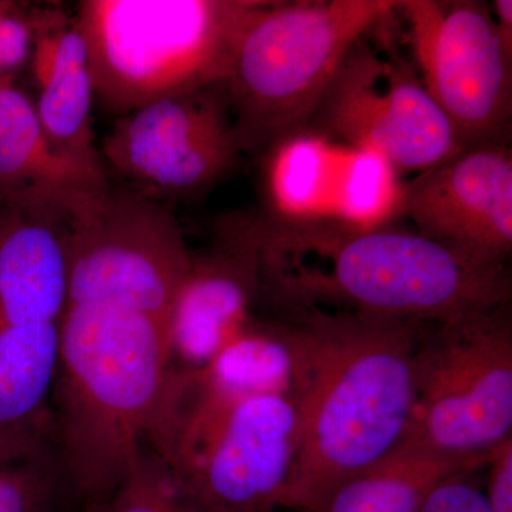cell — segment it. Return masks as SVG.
<instances>
[{
    "label": "cell",
    "instance_id": "9c48e42d",
    "mask_svg": "<svg viewBox=\"0 0 512 512\" xmlns=\"http://www.w3.org/2000/svg\"><path fill=\"white\" fill-rule=\"evenodd\" d=\"M394 20L352 47L306 130L376 151L403 177L443 163L463 146L413 63L394 49Z\"/></svg>",
    "mask_w": 512,
    "mask_h": 512
},
{
    "label": "cell",
    "instance_id": "2e32d148",
    "mask_svg": "<svg viewBox=\"0 0 512 512\" xmlns=\"http://www.w3.org/2000/svg\"><path fill=\"white\" fill-rule=\"evenodd\" d=\"M32 72L39 97L37 117L50 146L87 173L107 180L100 150L94 144V87L86 42L76 22L49 23L36 35Z\"/></svg>",
    "mask_w": 512,
    "mask_h": 512
},
{
    "label": "cell",
    "instance_id": "d4e9b609",
    "mask_svg": "<svg viewBox=\"0 0 512 512\" xmlns=\"http://www.w3.org/2000/svg\"><path fill=\"white\" fill-rule=\"evenodd\" d=\"M490 8L498 35L503 40L504 46L512 52V2L511 0H495L491 3Z\"/></svg>",
    "mask_w": 512,
    "mask_h": 512
},
{
    "label": "cell",
    "instance_id": "8992f818",
    "mask_svg": "<svg viewBox=\"0 0 512 512\" xmlns=\"http://www.w3.org/2000/svg\"><path fill=\"white\" fill-rule=\"evenodd\" d=\"M266 0H86L77 28L94 97L126 116L225 83L242 33Z\"/></svg>",
    "mask_w": 512,
    "mask_h": 512
},
{
    "label": "cell",
    "instance_id": "3957f363",
    "mask_svg": "<svg viewBox=\"0 0 512 512\" xmlns=\"http://www.w3.org/2000/svg\"><path fill=\"white\" fill-rule=\"evenodd\" d=\"M174 373L167 323L120 303H67L53 450L77 504L109 493L150 446Z\"/></svg>",
    "mask_w": 512,
    "mask_h": 512
},
{
    "label": "cell",
    "instance_id": "7c38bea8",
    "mask_svg": "<svg viewBox=\"0 0 512 512\" xmlns=\"http://www.w3.org/2000/svg\"><path fill=\"white\" fill-rule=\"evenodd\" d=\"M259 160L269 217L346 229L399 222L404 178L376 151L305 130Z\"/></svg>",
    "mask_w": 512,
    "mask_h": 512
},
{
    "label": "cell",
    "instance_id": "9a60e30c",
    "mask_svg": "<svg viewBox=\"0 0 512 512\" xmlns=\"http://www.w3.org/2000/svg\"><path fill=\"white\" fill-rule=\"evenodd\" d=\"M0 205V315L59 322L69 298V201Z\"/></svg>",
    "mask_w": 512,
    "mask_h": 512
},
{
    "label": "cell",
    "instance_id": "7402d4cb",
    "mask_svg": "<svg viewBox=\"0 0 512 512\" xmlns=\"http://www.w3.org/2000/svg\"><path fill=\"white\" fill-rule=\"evenodd\" d=\"M39 19H30L0 6V77L12 76L32 55Z\"/></svg>",
    "mask_w": 512,
    "mask_h": 512
},
{
    "label": "cell",
    "instance_id": "277c9868",
    "mask_svg": "<svg viewBox=\"0 0 512 512\" xmlns=\"http://www.w3.org/2000/svg\"><path fill=\"white\" fill-rule=\"evenodd\" d=\"M301 443L292 394L231 396L177 369L150 440L207 512L281 508Z\"/></svg>",
    "mask_w": 512,
    "mask_h": 512
},
{
    "label": "cell",
    "instance_id": "603a6c76",
    "mask_svg": "<svg viewBox=\"0 0 512 512\" xmlns=\"http://www.w3.org/2000/svg\"><path fill=\"white\" fill-rule=\"evenodd\" d=\"M471 474H456L437 485L420 512H494L484 491L471 483Z\"/></svg>",
    "mask_w": 512,
    "mask_h": 512
},
{
    "label": "cell",
    "instance_id": "ac0fdd59",
    "mask_svg": "<svg viewBox=\"0 0 512 512\" xmlns=\"http://www.w3.org/2000/svg\"><path fill=\"white\" fill-rule=\"evenodd\" d=\"M197 373L211 389L231 396L296 397L299 352L292 323L252 319Z\"/></svg>",
    "mask_w": 512,
    "mask_h": 512
},
{
    "label": "cell",
    "instance_id": "8fae6325",
    "mask_svg": "<svg viewBox=\"0 0 512 512\" xmlns=\"http://www.w3.org/2000/svg\"><path fill=\"white\" fill-rule=\"evenodd\" d=\"M104 170L158 202L204 194L244 156L225 83L165 97L117 119L100 150Z\"/></svg>",
    "mask_w": 512,
    "mask_h": 512
},
{
    "label": "cell",
    "instance_id": "ffe728a7",
    "mask_svg": "<svg viewBox=\"0 0 512 512\" xmlns=\"http://www.w3.org/2000/svg\"><path fill=\"white\" fill-rule=\"evenodd\" d=\"M76 512H207L188 494L157 451L141 448L113 488Z\"/></svg>",
    "mask_w": 512,
    "mask_h": 512
},
{
    "label": "cell",
    "instance_id": "5b68a950",
    "mask_svg": "<svg viewBox=\"0 0 512 512\" xmlns=\"http://www.w3.org/2000/svg\"><path fill=\"white\" fill-rule=\"evenodd\" d=\"M396 9L397 0H266L225 80L242 153L259 160L305 131L352 47Z\"/></svg>",
    "mask_w": 512,
    "mask_h": 512
},
{
    "label": "cell",
    "instance_id": "4fadbf2b",
    "mask_svg": "<svg viewBox=\"0 0 512 512\" xmlns=\"http://www.w3.org/2000/svg\"><path fill=\"white\" fill-rule=\"evenodd\" d=\"M400 221L477 261L507 265L512 252L510 144L463 148L403 180Z\"/></svg>",
    "mask_w": 512,
    "mask_h": 512
},
{
    "label": "cell",
    "instance_id": "ba28073f",
    "mask_svg": "<svg viewBox=\"0 0 512 512\" xmlns=\"http://www.w3.org/2000/svg\"><path fill=\"white\" fill-rule=\"evenodd\" d=\"M67 262V303H120L170 326L192 255L163 202L107 185L70 200Z\"/></svg>",
    "mask_w": 512,
    "mask_h": 512
},
{
    "label": "cell",
    "instance_id": "7a4b0ae2",
    "mask_svg": "<svg viewBox=\"0 0 512 512\" xmlns=\"http://www.w3.org/2000/svg\"><path fill=\"white\" fill-rule=\"evenodd\" d=\"M292 312L301 443L281 508L319 512L339 484L402 444L421 325L326 309Z\"/></svg>",
    "mask_w": 512,
    "mask_h": 512
},
{
    "label": "cell",
    "instance_id": "6da1fadb",
    "mask_svg": "<svg viewBox=\"0 0 512 512\" xmlns=\"http://www.w3.org/2000/svg\"><path fill=\"white\" fill-rule=\"evenodd\" d=\"M262 293L289 311L326 309L434 325L511 302L507 265L477 261L396 224L346 229L242 215Z\"/></svg>",
    "mask_w": 512,
    "mask_h": 512
},
{
    "label": "cell",
    "instance_id": "d6986e66",
    "mask_svg": "<svg viewBox=\"0 0 512 512\" xmlns=\"http://www.w3.org/2000/svg\"><path fill=\"white\" fill-rule=\"evenodd\" d=\"M483 467L397 448L339 484L319 512H420L448 477Z\"/></svg>",
    "mask_w": 512,
    "mask_h": 512
},
{
    "label": "cell",
    "instance_id": "e0dca14e",
    "mask_svg": "<svg viewBox=\"0 0 512 512\" xmlns=\"http://www.w3.org/2000/svg\"><path fill=\"white\" fill-rule=\"evenodd\" d=\"M107 185L109 181L53 150L40 126L35 100L12 76L0 77V205L66 200Z\"/></svg>",
    "mask_w": 512,
    "mask_h": 512
},
{
    "label": "cell",
    "instance_id": "30bf717a",
    "mask_svg": "<svg viewBox=\"0 0 512 512\" xmlns=\"http://www.w3.org/2000/svg\"><path fill=\"white\" fill-rule=\"evenodd\" d=\"M412 63L463 148L508 144L512 52L488 3L397 0Z\"/></svg>",
    "mask_w": 512,
    "mask_h": 512
},
{
    "label": "cell",
    "instance_id": "cb8c5ba5",
    "mask_svg": "<svg viewBox=\"0 0 512 512\" xmlns=\"http://www.w3.org/2000/svg\"><path fill=\"white\" fill-rule=\"evenodd\" d=\"M485 468L488 504L494 512H512V437L495 448Z\"/></svg>",
    "mask_w": 512,
    "mask_h": 512
},
{
    "label": "cell",
    "instance_id": "44dd1931",
    "mask_svg": "<svg viewBox=\"0 0 512 512\" xmlns=\"http://www.w3.org/2000/svg\"><path fill=\"white\" fill-rule=\"evenodd\" d=\"M77 507L53 448L0 461V512H74Z\"/></svg>",
    "mask_w": 512,
    "mask_h": 512
},
{
    "label": "cell",
    "instance_id": "5bb4252c",
    "mask_svg": "<svg viewBox=\"0 0 512 512\" xmlns=\"http://www.w3.org/2000/svg\"><path fill=\"white\" fill-rule=\"evenodd\" d=\"M262 293L261 271L237 220L221 224L217 247L192 256L190 272L171 313L173 359L200 370L252 319Z\"/></svg>",
    "mask_w": 512,
    "mask_h": 512
},
{
    "label": "cell",
    "instance_id": "484cf974",
    "mask_svg": "<svg viewBox=\"0 0 512 512\" xmlns=\"http://www.w3.org/2000/svg\"><path fill=\"white\" fill-rule=\"evenodd\" d=\"M76 511H77V510H76ZM76 511H74V512H76Z\"/></svg>",
    "mask_w": 512,
    "mask_h": 512
},
{
    "label": "cell",
    "instance_id": "52a82bcc",
    "mask_svg": "<svg viewBox=\"0 0 512 512\" xmlns=\"http://www.w3.org/2000/svg\"><path fill=\"white\" fill-rule=\"evenodd\" d=\"M508 306L421 325L413 412L400 450L485 466L511 439Z\"/></svg>",
    "mask_w": 512,
    "mask_h": 512
}]
</instances>
